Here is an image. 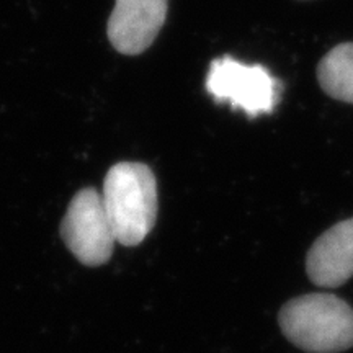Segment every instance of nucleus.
Returning <instances> with one entry per match:
<instances>
[{
  "mask_svg": "<svg viewBox=\"0 0 353 353\" xmlns=\"http://www.w3.org/2000/svg\"><path fill=\"white\" fill-rule=\"evenodd\" d=\"M322 90L335 100L353 103V43H342L317 65Z\"/></svg>",
  "mask_w": 353,
  "mask_h": 353,
  "instance_id": "nucleus-7",
  "label": "nucleus"
},
{
  "mask_svg": "<svg viewBox=\"0 0 353 353\" xmlns=\"http://www.w3.org/2000/svg\"><path fill=\"white\" fill-rule=\"evenodd\" d=\"M169 0H114L108 20V39L126 56L148 50L165 23Z\"/></svg>",
  "mask_w": 353,
  "mask_h": 353,
  "instance_id": "nucleus-5",
  "label": "nucleus"
},
{
  "mask_svg": "<svg viewBox=\"0 0 353 353\" xmlns=\"http://www.w3.org/2000/svg\"><path fill=\"white\" fill-rule=\"evenodd\" d=\"M206 88L216 101H228L249 117L270 114L280 99V83L263 65H249L223 56L210 64Z\"/></svg>",
  "mask_w": 353,
  "mask_h": 353,
  "instance_id": "nucleus-3",
  "label": "nucleus"
},
{
  "mask_svg": "<svg viewBox=\"0 0 353 353\" xmlns=\"http://www.w3.org/2000/svg\"><path fill=\"white\" fill-rule=\"evenodd\" d=\"M285 337L309 353H339L353 347V309L329 293L291 299L278 316Z\"/></svg>",
  "mask_w": 353,
  "mask_h": 353,
  "instance_id": "nucleus-2",
  "label": "nucleus"
},
{
  "mask_svg": "<svg viewBox=\"0 0 353 353\" xmlns=\"http://www.w3.org/2000/svg\"><path fill=\"white\" fill-rule=\"evenodd\" d=\"M101 201L117 242L126 247L138 245L156 224V176L139 162H120L105 176Z\"/></svg>",
  "mask_w": 353,
  "mask_h": 353,
  "instance_id": "nucleus-1",
  "label": "nucleus"
},
{
  "mask_svg": "<svg viewBox=\"0 0 353 353\" xmlns=\"http://www.w3.org/2000/svg\"><path fill=\"white\" fill-rule=\"evenodd\" d=\"M61 236L79 262L87 267L107 263L114 249V234L95 188L76 193L61 223Z\"/></svg>",
  "mask_w": 353,
  "mask_h": 353,
  "instance_id": "nucleus-4",
  "label": "nucleus"
},
{
  "mask_svg": "<svg viewBox=\"0 0 353 353\" xmlns=\"http://www.w3.org/2000/svg\"><path fill=\"white\" fill-rule=\"evenodd\" d=\"M309 280L324 288H337L353 276V218L325 231L307 252Z\"/></svg>",
  "mask_w": 353,
  "mask_h": 353,
  "instance_id": "nucleus-6",
  "label": "nucleus"
}]
</instances>
